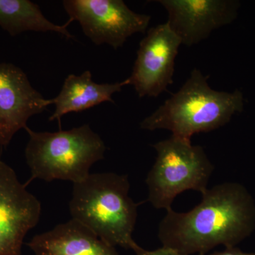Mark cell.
Here are the masks:
<instances>
[{"instance_id":"277c9868","label":"cell","mask_w":255,"mask_h":255,"mask_svg":"<svg viewBox=\"0 0 255 255\" xmlns=\"http://www.w3.org/2000/svg\"><path fill=\"white\" fill-rule=\"evenodd\" d=\"M29 135L25 149L31 180L55 179L82 182L95 162L104 158L105 142L88 124L58 132H36L26 127Z\"/></svg>"},{"instance_id":"7c38bea8","label":"cell","mask_w":255,"mask_h":255,"mask_svg":"<svg viewBox=\"0 0 255 255\" xmlns=\"http://www.w3.org/2000/svg\"><path fill=\"white\" fill-rule=\"evenodd\" d=\"M125 82L99 84L92 80L90 70L80 75H69L64 81L61 91L52 99L55 111L50 122L57 120L60 125L62 117L71 112H81L103 102H114L112 96L122 91Z\"/></svg>"},{"instance_id":"9c48e42d","label":"cell","mask_w":255,"mask_h":255,"mask_svg":"<svg viewBox=\"0 0 255 255\" xmlns=\"http://www.w3.org/2000/svg\"><path fill=\"white\" fill-rule=\"evenodd\" d=\"M52 100L35 90L26 74L11 63H0V147H6L28 119L41 114Z\"/></svg>"},{"instance_id":"5b68a950","label":"cell","mask_w":255,"mask_h":255,"mask_svg":"<svg viewBox=\"0 0 255 255\" xmlns=\"http://www.w3.org/2000/svg\"><path fill=\"white\" fill-rule=\"evenodd\" d=\"M152 147L157 157L145 182L147 201L154 208L167 211L181 193L207 191L215 168L203 147L172 135Z\"/></svg>"},{"instance_id":"8fae6325","label":"cell","mask_w":255,"mask_h":255,"mask_svg":"<svg viewBox=\"0 0 255 255\" xmlns=\"http://www.w3.org/2000/svg\"><path fill=\"white\" fill-rule=\"evenodd\" d=\"M27 246L35 255H119L115 247L73 219L36 235Z\"/></svg>"},{"instance_id":"6da1fadb","label":"cell","mask_w":255,"mask_h":255,"mask_svg":"<svg viewBox=\"0 0 255 255\" xmlns=\"http://www.w3.org/2000/svg\"><path fill=\"white\" fill-rule=\"evenodd\" d=\"M255 229V203L244 186L226 182L208 189L187 212L171 209L159 224L162 247L183 255H206L219 246L233 248Z\"/></svg>"},{"instance_id":"30bf717a","label":"cell","mask_w":255,"mask_h":255,"mask_svg":"<svg viewBox=\"0 0 255 255\" xmlns=\"http://www.w3.org/2000/svg\"><path fill=\"white\" fill-rule=\"evenodd\" d=\"M167 11V23L182 41L192 46L209 38L213 31L232 22L238 2L227 0H159Z\"/></svg>"},{"instance_id":"8992f818","label":"cell","mask_w":255,"mask_h":255,"mask_svg":"<svg viewBox=\"0 0 255 255\" xmlns=\"http://www.w3.org/2000/svg\"><path fill=\"white\" fill-rule=\"evenodd\" d=\"M63 5L92 43L114 49L135 33H145L150 21V15L134 12L122 0H64Z\"/></svg>"},{"instance_id":"7a4b0ae2","label":"cell","mask_w":255,"mask_h":255,"mask_svg":"<svg viewBox=\"0 0 255 255\" xmlns=\"http://www.w3.org/2000/svg\"><path fill=\"white\" fill-rule=\"evenodd\" d=\"M127 174H90L74 184L70 214L110 246L132 250L139 255L145 250L132 239L137 204L129 196Z\"/></svg>"},{"instance_id":"ba28073f","label":"cell","mask_w":255,"mask_h":255,"mask_svg":"<svg viewBox=\"0 0 255 255\" xmlns=\"http://www.w3.org/2000/svg\"><path fill=\"white\" fill-rule=\"evenodd\" d=\"M41 203L0 160V255H21L26 233L41 216Z\"/></svg>"},{"instance_id":"5bb4252c","label":"cell","mask_w":255,"mask_h":255,"mask_svg":"<svg viewBox=\"0 0 255 255\" xmlns=\"http://www.w3.org/2000/svg\"><path fill=\"white\" fill-rule=\"evenodd\" d=\"M139 255H183L182 253H179L177 251L172 249V248H159V249L155 250L153 251H144L142 253Z\"/></svg>"},{"instance_id":"52a82bcc","label":"cell","mask_w":255,"mask_h":255,"mask_svg":"<svg viewBox=\"0 0 255 255\" xmlns=\"http://www.w3.org/2000/svg\"><path fill=\"white\" fill-rule=\"evenodd\" d=\"M182 41L167 23L147 30L140 41L131 75L124 80L139 97H157L173 82L174 66Z\"/></svg>"},{"instance_id":"4fadbf2b","label":"cell","mask_w":255,"mask_h":255,"mask_svg":"<svg viewBox=\"0 0 255 255\" xmlns=\"http://www.w3.org/2000/svg\"><path fill=\"white\" fill-rule=\"evenodd\" d=\"M71 20L58 25L45 17L38 4L29 0H0V26L11 36L26 31L55 32L73 39L68 27Z\"/></svg>"},{"instance_id":"9a60e30c","label":"cell","mask_w":255,"mask_h":255,"mask_svg":"<svg viewBox=\"0 0 255 255\" xmlns=\"http://www.w3.org/2000/svg\"><path fill=\"white\" fill-rule=\"evenodd\" d=\"M203 255H255V253H243V252H242L241 250L238 249V248L233 247V248H226V250L222 252H215V253H212V254Z\"/></svg>"},{"instance_id":"3957f363","label":"cell","mask_w":255,"mask_h":255,"mask_svg":"<svg viewBox=\"0 0 255 255\" xmlns=\"http://www.w3.org/2000/svg\"><path fill=\"white\" fill-rule=\"evenodd\" d=\"M208 78L194 69L185 83L163 105L140 123L144 130L165 129L174 136L191 140L199 132L212 131L226 125L244 107L243 94L213 90Z\"/></svg>"}]
</instances>
